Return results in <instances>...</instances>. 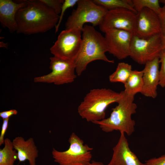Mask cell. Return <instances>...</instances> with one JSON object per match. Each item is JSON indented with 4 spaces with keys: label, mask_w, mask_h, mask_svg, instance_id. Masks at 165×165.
<instances>
[{
    "label": "cell",
    "mask_w": 165,
    "mask_h": 165,
    "mask_svg": "<svg viewBox=\"0 0 165 165\" xmlns=\"http://www.w3.org/2000/svg\"><path fill=\"white\" fill-rule=\"evenodd\" d=\"M59 16L40 0H27L16 14V32L28 35L46 32L56 27Z\"/></svg>",
    "instance_id": "1"
},
{
    "label": "cell",
    "mask_w": 165,
    "mask_h": 165,
    "mask_svg": "<svg viewBox=\"0 0 165 165\" xmlns=\"http://www.w3.org/2000/svg\"><path fill=\"white\" fill-rule=\"evenodd\" d=\"M82 43L79 52L74 61L75 72L80 76L88 65L96 60L113 63L105 55L108 48L105 38L93 26L85 25L82 30Z\"/></svg>",
    "instance_id": "2"
},
{
    "label": "cell",
    "mask_w": 165,
    "mask_h": 165,
    "mask_svg": "<svg viewBox=\"0 0 165 165\" xmlns=\"http://www.w3.org/2000/svg\"><path fill=\"white\" fill-rule=\"evenodd\" d=\"M122 92L117 93L110 89L96 88L91 90L84 97L78 108L81 117L93 123L105 118V110L111 104L117 103Z\"/></svg>",
    "instance_id": "3"
},
{
    "label": "cell",
    "mask_w": 165,
    "mask_h": 165,
    "mask_svg": "<svg viewBox=\"0 0 165 165\" xmlns=\"http://www.w3.org/2000/svg\"><path fill=\"white\" fill-rule=\"evenodd\" d=\"M122 92L121 97L117 105L112 109L110 116L94 123L105 132L118 130L129 136L134 131L135 122L131 116L136 112L137 107L134 102V97L126 95L123 91Z\"/></svg>",
    "instance_id": "4"
},
{
    "label": "cell",
    "mask_w": 165,
    "mask_h": 165,
    "mask_svg": "<svg viewBox=\"0 0 165 165\" xmlns=\"http://www.w3.org/2000/svg\"><path fill=\"white\" fill-rule=\"evenodd\" d=\"M77 4V8L73 10L65 23V29L82 31L85 24L87 23H91L94 27L99 26L108 11L92 0H78Z\"/></svg>",
    "instance_id": "5"
},
{
    "label": "cell",
    "mask_w": 165,
    "mask_h": 165,
    "mask_svg": "<svg viewBox=\"0 0 165 165\" xmlns=\"http://www.w3.org/2000/svg\"><path fill=\"white\" fill-rule=\"evenodd\" d=\"M69 148L60 151L53 148L52 152L54 161L59 165H88L92 158L93 148L84 144L83 140L75 133L70 135Z\"/></svg>",
    "instance_id": "6"
},
{
    "label": "cell",
    "mask_w": 165,
    "mask_h": 165,
    "mask_svg": "<svg viewBox=\"0 0 165 165\" xmlns=\"http://www.w3.org/2000/svg\"><path fill=\"white\" fill-rule=\"evenodd\" d=\"M49 73L35 77V82L53 83L61 85L72 83L76 77L75 74V66L74 61L53 56L50 58Z\"/></svg>",
    "instance_id": "7"
},
{
    "label": "cell",
    "mask_w": 165,
    "mask_h": 165,
    "mask_svg": "<svg viewBox=\"0 0 165 165\" xmlns=\"http://www.w3.org/2000/svg\"><path fill=\"white\" fill-rule=\"evenodd\" d=\"M82 31L77 29H65L59 34L50 48L54 56L74 61L76 57L82 43Z\"/></svg>",
    "instance_id": "8"
},
{
    "label": "cell",
    "mask_w": 165,
    "mask_h": 165,
    "mask_svg": "<svg viewBox=\"0 0 165 165\" xmlns=\"http://www.w3.org/2000/svg\"><path fill=\"white\" fill-rule=\"evenodd\" d=\"M162 50L161 34L146 39L140 38L134 34L130 56L138 63L145 65L159 57Z\"/></svg>",
    "instance_id": "9"
},
{
    "label": "cell",
    "mask_w": 165,
    "mask_h": 165,
    "mask_svg": "<svg viewBox=\"0 0 165 165\" xmlns=\"http://www.w3.org/2000/svg\"><path fill=\"white\" fill-rule=\"evenodd\" d=\"M136 13L125 8L108 10L99 26L100 30L105 33L112 29L130 31L134 34Z\"/></svg>",
    "instance_id": "10"
},
{
    "label": "cell",
    "mask_w": 165,
    "mask_h": 165,
    "mask_svg": "<svg viewBox=\"0 0 165 165\" xmlns=\"http://www.w3.org/2000/svg\"><path fill=\"white\" fill-rule=\"evenodd\" d=\"M105 38L108 52L118 59L130 56V44L134 34L125 30L112 29L105 33Z\"/></svg>",
    "instance_id": "11"
},
{
    "label": "cell",
    "mask_w": 165,
    "mask_h": 165,
    "mask_svg": "<svg viewBox=\"0 0 165 165\" xmlns=\"http://www.w3.org/2000/svg\"><path fill=\"white\" fill-rule=\"evenodd\" d=\"M161 31L159 18L155 12L147 8L137 12L134 35L140 38L146 39L161 34Z\"/></svg>",
    "instance_id": "12"
},
{
    "label": "cell",
    "mask_w": 165,
    "mask_h": 165,
    "mask_svg": "<svg viewBox=\"0 0 165 165\" xmlns=\"http://www.w3.org/2000/svg\"><path fill=\"white\" fill-rule=\"evenodd\" d=\"M159 57L147 62L143 70V86L141 93L145 97L155 98L157 97L159 84Z\"/></svg>",
    "instance_id": "13"
},
{
    "label": "cell",
    "mask_w": 165,
    "mask_h": 165,
    "mask_svg": "<svg viewBox=\"0 0 165 165\" xmlns=\"http://www.w3.org/2000/svg\"><path fill=\"white\" fill-rule=\"evenodd\" d=\"M112 149V158L106 165H146L130 150L124 132L120 133L118 142Z\"/></svg>",
    "instance_id": "14"
},
{
    "label": "cell",
    "mask_w": 165,
    "mask_h": 165,
    "mask_svg": "<svg viewBox=\"0 0 165 165\" xmlns=\"http://www.w3.org/2000/svg\"><path fill=\"white\" fill-rule=\"evenodd\" d=\"M27 0L16 3L11 0H0V22L11 33L16 31L17 25L16 16L18 10L25 6Z\"/></svg>",
    "instance_id": "15"
},
{
    "label": "cell",
    "mask_w": 165,
    "mask_h": 165,
    "mask_svg": "<svg viewBox=\"0 0 165 165\" xmlns=\"http://www.w3.org/2000/svg\"><path fill=\"white\" fill-rule=\"evenodd\" d=\"M14 149L17 152L19 162L28 160L29 165H36L38 150L33 138L26 140L21 136L16 137L12 141Z\"/></svg>",
    "instance_id": "16"
},
{
    "label": "cell",
    "mask_w": 165,
    "mask_h": 165,
    "mask_svg": "<svg viewBox=\"0 0 165 165\" xmlns=\"http://www.w3.org/2000/svg\"><path fill=\"white\" fill-rule=\"evenodd\" d=\"M143 70H133L129 77L124 84L123 91L126 95L134 97L135 95L141 93L143 86Z\"/></svg>",
    "instance_id": "17"
},
{
    "label": "cell",
    "mask_w": 165,
    "mask_h": 165,
    "mask_svg": "<svg viewBox=\"0 0 165 165\" xmlns=\"http://www.w3.org/2000/svg\"><path fill=\"white\" fill-rule=\"evenodd\" d=\"M4 144V147L0 149V165H14L18 157L17 151L13 150L12 141L6 138Z\"/></svg>",
    "instance_id": "18"
},
{
    "label": "cell",
    "mask_w": 165,
    "mask_h": 165,
    "mask_svg": "<svg viewBox=\"0 0 165 165\" xmlns=\"http://www.w3.org/2000/svg\"><path fill=\"white\" fill-rule=\"evenodd\" d=\"M132 71L130 65L123 62L119 63L115 71L109 76V81L111 82H119L124 84Z\"/></svg>",
    "instance_id": "19"
},
{
    "label": "cell",
    "mask_w": 165,
    "mask_h": 165,
    "mask_svg": "<svg viewBox=\"0 0 165 165\" xmlns=\"http://www.w3.org/2000/svg\"><path fill=\"white\" fill-rule=\"evenodd\" d=\"M96 4L103 6L108 10L117 8L126 9L137 12L134 9L132 0H92Z\"/></svg>",
    "instance_id": "20"
},
{
    "label": "cell",
    "mask_w": 165,
    "mask_h": 165,
    "mask_svg": "<svg viewBox=\"0 0 165 165\" xmlns=\"http://www.w3.org/2000/svg\"><path fill=\"white\" fill-rule=\"evenodd\" d=\"M132 2L137 12L144 8L151 9L158 15L160 12L161 7L159 0H132Z\"/></svg>",
    "instance_id": "21"
},
{
    "label": "cell",
    "mask_w": 165,
    "mask_h": 165,
    "mask_svg": "<svg viewBox=\"0 0 165 165\" xmlns=\"http://www.w3.org/2000/svg\"><path fill=\"white\" fill-rule=\"evenodd\" d=\"M78 0H65L63 2L61 8L60 15L58 22L56 25L55 28V32H57L59 30V28L63 18L64 13L66 10L68 8L73 7L77 4Z\"/></svg>",
    "instance_id": "22"
},
{
    "label": "cell",
    "mask_w": 165,
    "mask_h": 165,
    "mask_svg": "<svg viewBox=\"0 0 165 165\" xmlns=\"http://www.w3.org/2000/svg\"><path fill=\"white\" fill-rule=\"evenodd\" d=\"M161 66L160 70L159 84L161 87H165V50H162L159 56Z\"/></svg>",
    "instance_id": "23"
},
{
    "label": "cell",
    "mask_w": 165,
    "mask_h": 165,
    "mask_svg": "<svg viewBox=\"0 0 165 165\" xmlns=\"http://www.w3.org/2000/svg\"><path fill=\"white\" fill-rule=\"evenodd\" d=\"M53 9L57 14L60 13L64 0H40Z\"/></svg>",
    "instance_id": "24"
},
{
    "label": "cell",
    "mask_w": 165,
    "mask_h": 165,
    "mask_svg": "<svg viewBox=\"0 0 165 165\" xmlns=\"http://www.w3.org/2000/svg\"><path fill=\"white\" fill-rule=\"evenodd\" d=\"M159 2L164 4L161 8L160 12L158 15L161 27V34L164 35L165 34V0H160Z\"/></svg>",
    "instance_id": "25"
},
{
    "label": "cell",
    "mask_w": 165,
    "mask_h": 165,
    "mask_svg": "<svg viewBox=\"0 0 165 165\" xmlns=\"http://www.w3.org/2000/svg\"><path fill=\"white\" fill-rule=\"evenodd\" d=\"M146 165H165V155L153 158L145 161Z\"/></svg>",
    "instance_id": "26"
},
{
    "label": "cell",
    "mask_w": 165,
    "mask_h": 165,
    "mask_svg": "<svg viewBox=\"0 0 165 165\" xmlns=\"http://www.w3.org/2000/svg\"><path fill=\"white\" fill-rule=\"evenodd\" d=\"M9 119H3L1 132L0 135V145L4 144V136L8 126Z\"/></svg>",
    "instance_id": "27"
},
{
    "label": "cell",
    "mask_w": 165,
    "mask_h": 165,
    "mask_svg": "<svg viewBox=\"0 0 165 165\" xmlns=\"http://www.w3.org/2000/svg\"><path fill=\"white\" fill-rule=\"evenodd\" d=\"M18 112L16 109H13L0 112V117L3 119H9L13 115L17 114Z\"/></svg>",
    "instance_id": "28"
},
{
    "label": "cell",
    "mask_w": 165,
    "mask_h": 165,
    "mask_svg": "<svg viewBox=\"0 0 165 165\" xmlns=\"http://www.w3.org/2000/svg\"><path fill=\"white\" fill-rule=\"evenodd\" d=\"M161 38L162 46V50H165V34L164 35L161 34Z\"/></svg>",
    "instance_id": "29"
},
{
    "label": "cell",
    "mask_w": 165,
    "mask_h": 165,
    "mask_svg": "<svg viewBox=\"0 0 165 165\" xmlns=\"http://www.w3.org/2000/svg\"><path fill=\"white\" fill-rule=\"evenodd\" d=\"M88 165H105L102 162L92 160Z\"/></svg>",
    "instance_id": "30"
},
{
    "label": "cell",
    "mask_w": 165,
    "mask_h": 165,
    "mask_svg": "<svg viewBox=\"0 0 165 165\" xmlns=\"http://www.w3.org/2000/svg\"><path fill=\"white\" fill-rule=\"evenodd\" d=\"M0 46L2 47H4L7 48L8 46V45L6 43H5L2 42H0Z\"/></svg>",
    "instance_id": "31"
}]
</instances>
